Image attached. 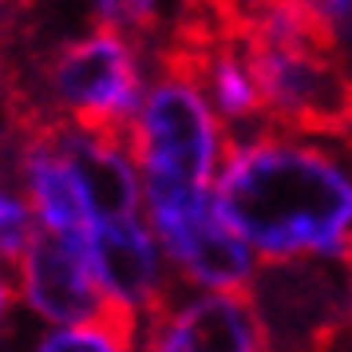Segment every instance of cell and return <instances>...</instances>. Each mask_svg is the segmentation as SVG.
<instances>
[{"label": "cell", "instance_id": "15", "mask_svg": "<svg viewBox=\"0 0 352 352\" xmlns=\"http://www.w3.org/2000/svg\"><path fill=\"white\" fill-rule=\"evenodd\" d=\"M317 352H352V324H349V320H340L333 333L320 340Z\"/></svg>", "mask_w": 352, "mask_h": 352}, {"label": "cell", "instance_id": "10", "mask_svg": "<svg viewBox=\"0 0 352 352\" xmlns=\"http://www.w3.org/2000/svg\"><path fill=\"white\" fill-rule=\"evenodd\" d=\"M36 352H143L139 324L119 313H103L83 324H64L40 336Z\"/></svg>", "mask_w": 352, "mask_h": 352}, {"label": "cell", "instance_id": "12", "mask_svg": "<svg viewBox=\"0 0 352 352\" xmlns=\"http://www.w3.org/2000/svg\"><path fill=\"white\" fill-rule=\"evenodd\" d=\"M309 28L336 60L352 67V0H297Z\"/></svg>", "mask_w": 352, "mask_h": 352}, {"label": "cell", "instance_id": "2", "mask_svg": "<svg viewBox=\"0 0 352 352\" xmlns=\"http://www.w3.org/2000/svg\"><path fill=\"white\" fill-rule=\"evenodd\" d=\"M230 139L234 135L214 115L194 72L175 52L159 48L155 76L127 127L131 159L143 182V202L214 190Z\"/></svg>", "mask_w": 352, "mask_h": 352}, {"label": "cell", "instance_id": "6", "mask_svg": "<svg viewBox=\"0 0 352 352\" xmlns=\"http://www.w3.org/2000/svg\"><path fill=\"white\" fill-rule=\"evenodd\" d=\"M83 261L96 277L99 293L111 313L135 320L143 329L159 313L166 297L175 293V277L162 257L155 230L146 226V214L119 218V222H96L83 234Z\"/></svg>", "mask_w": 352, "mask_h": 352}, {"label": "cell", "instance_id": "17", "mask_svg": "<svg viewBox=\"0 0 352 352\" xmlns=\"http://www.w3.org/2000/svg\"><path fill=\"white\" fill-rule=\"evenodd\" d=\"M8 305H12V289H8V281L0 277V320L8 317Z\"/></svg>", "mask_w": 352, "mask_h": 352}, {"label": "cell", "instance_id": "19", "mask_svg": "<svg viewBox=\"0 0 352 352\" xmlns=\"http://www.w3.org/2000/svg\"><path fill=\"white\" fill-rule=\"evenodd\" d=\"M0 143H4V131H0Z\"/></svg>", "mask_w": 352, "mask_h": 352}, {"label": "cell", "instance_id": "14", "mask_svg": "<svg viewBox=\"0 0 352 352\" xmlns=\"http://www.w3.org/2000/svg\"><path fill=\"white\" fill-rule=\"evenodd\" d=\"M336 277H340V309H344V320L352 324V250L336 265Z\"/></svg>", "mask_w": 352, "mask_h": 352}, {"label": "cell", "instance_id": "1", "mask_svg": "<svg viewBox=\"0 0 352 352\" xmlns=\"http://www.w3.org/2000/svg\"><path fill=\"white\" fill-rule=\"evenodd\" d=\"M214 206L257 265H340L352 250V127L234 135Z\"/></svg>", "mask_w": 352, "mask_h": 352}, {"label": "cell", "instance_id": "8", "mask_svg": "<svg viewBox=\"0 0 352 352\" xmlns=\"http://www.w3.org/2000/svg\"><path fill=\"white\" fill-rule=\"evenodd\" d=\"M139 336L143 352H270L250 293L175 289Z\"/></svg>", "mask_w": 352, "mask_h": 352}, {"label": "cell", "instance_id": "7", "mask_svg": "<svg viewBox=\"0 0 352 352\" xmlns=\"http://www.w3.org/2000/svg\"><path fill=\"white\" fill-rule=\"evenodd\" d=\"M245 293L261 317L270 352H317L344 320L336 265H261Z\"/></svg>", "mask_w": 352, "mask_h": 352}, {"label": "cell", "instance_id": "13", "mask_svg": "<svg viewBox=\"0 0 352 352\" xmlns=\"http://www.w3.org/2000/svg\"><path fill=\"white\" fill-rule=\"evenodd\" d=\"M32 206L0 182V265H16L32 241Z\"/></svg>", "mask_w": 352, "mask_h": 352}, {"label": "cell", "instance_id": "16", "mask_svg": "<svg viewBox=\"0 0 352 352\" xmlns=\"http://www.w3.org/2000/svg\"><path fill=\"white\" fill-rule=\"evenodd\" d=\"M234 0H182V8H198V12H222Z\"/></svg>", "mask_w": 352, "mask_h": 352}, {"label": "cell", "instance_id": "11", "mask_svg": "<svg viewBox=\"0 0 352 352\" xmlns=\"http://www.w3.org/2000/svg\"><path fill=\"white\" fill-rule=\"evenodd\" d=\"M91 20L151 44L166 24V0H91Z\"/></svg>", "mask_w": 352, "mask_h": 352}, {"label": "cell", "instance_id": "4", "mask_svg": "<svg viewBox=\"0 0 352 352\" xmlns=\"http://www.w3.org/2000/svg\"><path fill=\"white\" fill-rule=\"evenodd\" d=\"M245 44V40H241ZM254 60L261 115L270 127L349 131L352 127V67L336 60L317 36L245 44Z\"/></svg>", "mask_w": 352, "mask_h": 352}, {"label": "cell", "instance_id": "5", "mask_svg": "<svg viewBox=\"0 0 352 352\" xmlns=\"http://www.w3.org/2000/svg\"><path fill=\"white\" fill-rule=\"evenodd\" d=\"M146 226L155 230L162 257L178 289L198 293H245L261 273L250 245L226 226L214 206V190L186 198L143 202Z\"/></svg>", "mask_w": 352, "mask_h": 352}, {"label": "cell", "instance_id": "18", "mask_svg": "<svg viewBox=\"0 0 352 352\" xmlns=\"http://www.w3.org/2000/svg\"><path fill=\"white\" fill-rule=\"evenodd\" d=\"M4 28H8V0H0V48H4Z\"/></svg>", "mask_w": 352, "mask_h": 352}, {"label": "cell", "instance_id": "3", "mask_svg": "<svg viewBox=\"0 0 352 352\" xmlns=\"http://www.w3.org/2000/svg\"><path fill=\"white\" fill-rule=\"evenodd\" d=\"M155 64L159 52L146 48V40L91 24L44 56L36 76L40 91L16 96L20 119H60L99 135H127Z\"/></svg>", "mask_w": 352, "mask_h": 352}, {"label": "cell", "instance_id": "9", "mask_svg": "<svg viewBox=\"0 0 352 352\" xmlns=\"http://www.w3.org/2000/svg\"><path fill=\"white\" fill-rule=\"evenodd\" d=\"M20 273V297L40 320H48L56 329L64 324H83L103 313H111L96 277L87 270L80 250L64 245L52 234H36L28 241L24 257L16 261Z\"/></svg>", "mask_w": 352, "mask_h": 352}]
</instances>
